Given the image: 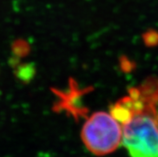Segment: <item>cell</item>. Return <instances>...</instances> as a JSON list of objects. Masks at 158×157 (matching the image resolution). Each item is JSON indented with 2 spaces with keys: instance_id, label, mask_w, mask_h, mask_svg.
I'll return each mask as SVG.
<instances>
[{
  "instance_id": "cell-1",
  "label": "cell",
  "mask_w": 158,
  "mask_h": 157,
  "mask_svg": "<svg viewBox=\"0 0 158 157\" xmlns=\"http://www.w3.org/2000/svg\"><path fill=\"white\" fill-rule=\"evenodd\" d=\"M122 143L130 157H158L156 114L143 112L124 124Z\"/></svg>"
},
{
  "instance_id": "cell-2",
  "label": "cell",
  "mask_w": 158,
  "mask_h": 157,
  "mask_svg": "<svg viewBox=\"0 0 158 157\" xmlns=\"http://www.w3.org/2000/svg\"><path fill=\"white\" fill-rule=\"evenodd\" d=\"M122 131L118 122L109 114L98 111L92 114L83 126L81 138L92 154L105 155L119 147Z\"/></svg>"
},
{
  "instance_id": "cell-3",
  "label": "cell",
  "mask_w": 158,
  "mask_h": 157,
  "mask_svg": "<svg viewBox=\"0 0 158 157\" xmlns=\"http://www.w3.org/2000/svg\"><path fill=\"white\" fill-rule=\"evenodd\" d=\"M68 85V88L65 91L52 89L58 97V101L53 107V110L58 112L66 111L68 115L78 120L80 118L85 117L88 112V108L83 105L82 98L85 94L90 92L91 88L80 89L73 79L69 80Z\"/></svg>"
},
{
  "instance_id": "cell-4",
  "label": "cell",
  "mask_w": 158,
  "mask_h": 157,
  "mask_svg": "<svg viewBox=\"0 0 158 157\" xmlns=\"http://www.w3.org/2000/svg\"><path fill=\"white\" fill-rule=\"evenodd\" d=\"M140 98L148 111L156 114L158 108V78L152 76L137 87Z\"/></svg>"
},
{
  "instance_id": "cell-5",
  "label": "cell",
  "mask_w": 158,
  "mask_h": 157,
  "mask_svg": "<svg viewBox=\"0 0 158 157\" xmlns=\"http://www.w3.org/2000/svg\"><path fill=\"white\" fill-rule=\"evenodd\" d=\"M111 115L117 122L125 124L128 123L133 118V114L130 110L123 105L120 101H117L116 104H112L110 107Z\"/></svg>"
},
{
  "instance_id": "cell-6",
  "label": "cell",
  "mask_w": 158,
  "mask_h": 157,
  "mask_svg": "<svg viewBox=\"0 0 158 157\" xmlns=\"http://www.w3.org/2000/svg\"><path fill=\"white\" fill-rule=\"evenodd\" d=\"M36 72L35 67L33 64H19L16 68L17 77L23 83H29L33 79Z\"/></svg>"
},
{
  "instance_id": "cell-7",
  "label": "cell",
  "mask_w": 158,
  "mask_h": 157,
  "mask_svg": "<svg viewBox=\"0 0 158 157\" xmlns=\"http://www.w3.org/2000/svg\"><path fill=\"white\" fill-rule=\"evenodd\" d=\"M12 51L17 57H24L30 53L31 48L25 40H17L12 45Z\"/></svg>"
},
{
  "instance_id": "cell-8",
  "label": "cell",
  "mask_w": 158,
  "mask_h": 157,
  "mask_svg": "<svg viewBox=\"0 0 158 157\" xmlns=\"http://www.w3.org/2000/svg\"><path fill=\"white\" fill-rule=\"evenodd\" d=\"M143 41L147 47L158 46V31L154 29H149L143 34Z\"/></svg>"
},
{
  "instance_id": "cell-9",
  "label": "cell",
  "mask_w": 158,
  "mask_h": 157,
  "mask_svg": "<svg viewBox=\"0 0 158 157\" xmlns=\"http://www.w3.org/2000/svg\"><path fill=\"white\" fill-rule=\"evenodd\" d=\"M120 68L124 72H131L135 68V64L130 60H128L126 56H121L120 60Z\"/></svg>"
},
{
  "instance_id": "cell-10",
  "label": "cell",
  "mask_w": 158,
  "mask_h": 157,
  "mask_svg": "<svg viewBox=\"0 0 158 157\" xmlns=\"http://www.w3.org/2000/svg\"><path fill=\"white\" fill-rule=\"evenodd\" d=\"M156 121H157V124H158V108H157V112H156Z\"/></svg>"
}]
</instances>
